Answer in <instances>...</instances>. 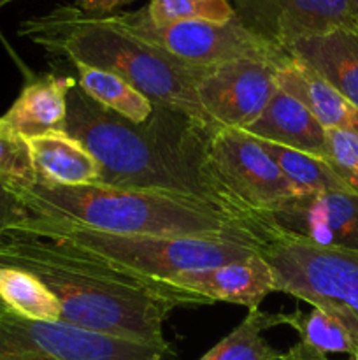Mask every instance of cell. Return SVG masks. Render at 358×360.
Instances as JSON below:
<instances>
[{"label":"cell","mask_w":358,"mask_h":360,"mask_svg":"<svg viewBox=\"0 0 358 360\" xmlns=\"http://www.w3.org/2000/svg\"><path fill=\"white\" fill-rule=\"evenodd\" d=\"M67 105L65 132L98 162V185L195 197L242 220H269L242 206L218 174L211 155L218 130L158 104L146 122L133 123L95 102L79 84L69 91Z\"/></svg>","instance_id":"obj_1"},{"label":"cell","mask_w":358,"mask_h":360,"mask_svg":"<svg viewBox=\"0 0 358 360\" xmlns=\"http://www.w3.org/2000/svg\"><path fill=\"white\" fill-rule=\"evenodd\" d=\"M0 266L39 278L58 299L62 322L154 347H171L164 327L172 309L211 304L167 281L137 276L72 246L23 232L0 236Z\"/></svg>","instance_id":"obj_2"},{"label":"cell","mask_w":358,"mask_h":360,"mask_svg":"<svg viewBox=\"0 0 358 360\" xmlns=\"http://www.w3.org/2000/svg\"><path fill=\"white\" fill-rule=\"evenodd\" d=\"M18 34L55 58L118 74L153 104L185 112L213 130L221 129L204 111L197 95V84L209 67L174 58L116 23L112 14L60 6L21 21Z\"/></svg>","instance_id":"obj_3"},{"label":"cell","mask_w":358,"mask_h":360,"mask_svg":"<svg viewBox=\"0 0 358 360\" xmlns=\"http://www.w3.org/2000/svg\"><path fill=\"white\" fill-rule=\"evenodd\" d=\"M13 192L32 218L67 221L123 236L230 239L256 248L269 221L242 220L206 200L154 190L60 186L35 181L28 188Z\"/></svg>","instance_id":"obj_4"},{"label":"cell","mask_w":358,"mask_h":360,"mask_svg":"<svg viewBox=\"0 0 358 360\" xmlns=\"http://www.w3.org/2000/svg\"><path fill=\"white\" fill-rule=\"evenodd\" d=\"M11 232H23L35 238L62 243L97 257L118 269L167 283L183 271L221 266L234 260L248 259L256 253L255 246L230 239L123 236L67 221L32 217Z\"/></svg>","instance_id":"obj_5"},{"label":"cell","mask_w":358,"mask_h":360,"mask_svg":"<svg viewBox=\"0 0 358 360\" xmlns=\"http://www.w3.org/2000/svg\"><path fill=\"white\" fill-rule=\"evenodd\" d=\"M256 252L274 274V292L336 316L358 341V252L329 248L267 221Z\"/></svg>","instance_id":"obj_6"},{"label":"cell","mask_w":358,"mask_h":360,"mask_svg":"<svg viewBox=\"0 0 358 360\" xmlns=\"http://www.w3.org/2000/svg\"><path fill=\"white\" fill-rule=\"evenodd\" d=\"M112 18L137 37L192 65L213 67L230 60L249 58L281 69L291 60L286 49L248 30L237 18L227 23L179 21L158 27L151 23L144 7L132 13L112 14Z\"/></svg>","instance_id":"obj_7"},{"label":"cell","mask_w":358,"mask_h":360,"mask_svg":"<svg viewBox=\"0 0 358 360\" xmlns=\"http://www.w3.org/2000/svg\"><path fill=\"white\" fill-rule=\"evenodd\" d=\"M172 347L91 333L72 323L0 315V360H165Z\"/></svg>","instance_id":"obj_8"},{"label":"cell","mask_w":358,"mask_h":360,"mask_svg":"<svg viewBox=\"0 0 358 360\" xmlns=\"http://www.w3.org/2000/svg\"><path fill=\"white\" fill-rule=\"evenodd\" d=\"M214 167L232 193L253 214L269 218L300 190L281 172L256 139L241 129H220L211 139Z\"/></svg>","instance_id":"obj_9"},{"label":"cell","mask_w":358,"mask_h":360,"mask_svg":"<svg viewBox=\"0 0 358 360\" xmlns=\"http://www.w3.org/2000/svg\"><path fill=\"white\" fill-rule=\"evenodd\" d=\"M277 70L249 58L209 67L197 84L200 105L221 129L246 130L279 90Z\"/></svg>","instance_id":"obj_10"},{"label":"cell","mask_w":358,"mask_h":360,"mask_svg":"<svg viewBox=\"0 0 358 360\" xmlns=\"http://www.w3.org/2000/svg\"><path fill=\"white\" fill-rule=\"evenodd\" d=\"M248 30L281 46L332 30H357L350 0H230Z\"/></svg>","instance_id":"obj_11"},{"label":"cell","mask_w":358,"mask_h":360,"mask_svg":"<svg viewBox=\"0 0 358 360\" xmlns=\"http://www.w3.org/2000/svg\"><path fill=\"white\" fill-rule=\"evenodd\" d=\"M283 231L329 248L358 252V193L351 190L300 193L270 214Z\"/></svg>","instance_id":"obj_12"},{"label":"cell","mask_w":358,"mask_h":360,"mask_svg":"<svg viewBox=\"0 0 358 360\" xmlns=\"http://www.w3.org/2000/svg\"><path fill=\"white\" fill-rule=\"evenodd\" d=\"M213 302L241 304L251 311L274 292V274L258 252L251 257L206 269L183 271L168 281Z\"/></svg>","instance_id":"obj_13"},{"label":"cell","mask_w":358,"mask_h":360,"mask_svg":"<svg viewBox=\"0 0 358 360\" xmlns=\"http://www.w3.org/2000/svg\"><path fill=\"white\" fill-rule=\"evenodd\" d=\"M77 84L72 76L42 74L28 81L0 122L23 139L65 132L67 97Z\"/></svg>","instance_id":"obj_14"},{"label":"cell","mask_w":358,"mask_h":360,"mask_svg":"<svg viewBox=\"0 0 358 360\" xmlns=\"http://www.w3.org/2000/svg\"><path fill=\"white\" fill-rule=\"evenodd\" d=\"M288 53L358 108V30H332L300 39Z\"/></svg>","instance_id":"obj_15"},{"label":"cell","mask_w":358,"mask_h":360,"mask_svg":"<svg viewBox=\"0 0 358 360\" xmlns=\"http://www.w3.org/2000/svg\"><path fill=\"white\" fill-rule=\"evenodd\" d=\"M244 132L256 139L270 141L319 158L325 157V127L300 101L281 88Z\"/></svg>","instance_id":"obj_16"},{"label":"cell","mask_w":358,"mask_h":360,"mask_svg":"<svg viewBox=\"0 0 358 360\" xmlns=\"http://www.w3.org/2000/svg\"><path fill=\"white\" fill-rule=\"evenodd\" d=\"M39 183L86 186L100 183V165L93 155L67 132L27 139Z\"/></svg>","instance_id":"obj_17"},{"label":"cell","mask_w":358,"mask_h":360,"mask_svg":"<svg viewBox=\"0 0 358 360\" xmlns=\"http://www.w3.org/2000/svg\"><path fill=\"white\" fill-rule=\"evenodd\" d=\"M277 86L300 101L325 129L344 130L358 136V108L291 56L277 70Z\"/></svg>","instance_id":"obj_18"},{"label":"cell","mask_w":358,"mask_h":360,"mask_svg":"<svg viewBox=\"0 0 358 360\" xmlns=\"http://www.w3.org/2000/svg\"><path fill=\"white\" fill-rule=\"evenodd\" d=\"M77 70V84L95 102L133 123H144L153 112V102L133 88L128 81L109 70L72 63Z\"/></svg>","instance_id":"obj_19"},{"label":"cell","mask_w":358,"mask_h":360,"mask_svg":"<svg viewBox=\"0 0 358 360\" xmlns=\"http://www.w3.org/2000/svg\"><path fill=\"white\" fill-rule=\"evenodd\" d=\"M0 301L9 311L28 320L56 322L62 308L39 278L18 267L0 266Z\"/></svg>","instance_id":"obj_20"},{"label":"cell","mask_w":358,"mask_h":360,"mask_svg":"<svg viewBox=\"0 0 358 360\" xmlns=\"http://www.w3.org/2000/svg\"><path fill=\"white\" fill-rule=\"evenodd\" d=\"M277 326H288L298 334V341L321 354H346L350 360H358V341L347 327L336 316L319 308L304 313H276Z\"/></svg>","instance_id":"obj_21"},{"label":"cell","mask_w":358,"mask_h":360,"mask_svg":"<svg viewBox=\"0 0 358 360\" xmlns=\"http://www.w3.org/2000/svg\"><path fill=\"white\" fill-rule=\"evenodd\" d=\"M277 326L276 313L251 309L244 320L199 360H283L284 354L270 347L263 338Z\"/></svg>","instance_id":"obj_22"},{"label":"cell","mask_w":358,"mask_h":360,"mask_svg":"<svg viewBox=\"0 0 358 360\" xmlns=\"http://www.w3.org/2000/svg\"><path fill=\"white\" fill-rule=\"evenodd\" d=\"M256 139V137H255ZM262 150L276 162L284 176L297 186L300 192H326V190H350L336 172L329 167L323 158L293 148L281 146L270 141L256 139Z\"/></svg>","instance_id":"obj_23"},{"label":"cell","mask_w":358,"mask_h":360,"mask_svg":"<svg viewBox=\"0 0 358 360\" xmlns=\"http://www.w3.org/2000/svg\"><path fill=\"white\" fill-rule=\"evenodd\" d=\"M144 11L151 23L158 27L179 21L227 23L235 20L230 0H150Z\"/></svg>","instance_id":"obj_24"},{"label":"cell","mask_w":358,"mask_h":360,"mask_svg":"<svg viewBox=\"0 0 358 360\" xmlns=\"http://www.w3.org/2000/svg\"><path fill=\"white\" fill-rule=\"evenodd\" d=\"M37 181L27 139L0 122V183L11 190L28 188Z\"/></svg>","instance_id":"obj_25"},{"label":"cell","mask_w":358,"mask_h":360,"mask_svg":"<svg viewBox=\"0 0 358 360\" xmlns=\"http://www.w3.org/2000/svg\"><path fill=\"white\" fill-rule=\"evenodd\" d=\"M323 160L351 192L358 193V136L344 130L325 129Z\"/></svg>","instance_id":"obj_26"},{"label":"cell","mask_w":358,"mask_h":360,"mask_svg":"<svg viewBox=\"0 0 358 360\" xmlns=\"http://www.w3.org/2000/svg\"><path fill=\"white\" fill-rule=\"evenodd\" d=\"M28 218H30V213L20 197L13 190L7 188L4 183H0V236L16 231Z\"/></svg>","instance_id":"obj_27"},{"label":"cell","mask_w":358,"mask_h":360,"mask_svg":"<svg viewBox=\"0 0 358 360\" xmlns=\"http://www.w3.org/2000/svg\"><path fill=\"white\" fill-rule=\"evenodd\" d=\"M132 2L137 0H74V6L90 14H112L118 7Z\"/></svg>","instance_id":"obj_28"},{"label":"cell","mask_w":358,"mask_h":360,"mask_svg":"<svg viewBox=\"0 0 358 360\" xmlns=\"http://www.w3.org/2000/svg\"><path fill=\"white\" fill-rule=\"evenodd\" d=\"M283 360H332V359H329L325 354H321V352L314 350V348L307 347L305 343L298 341V343H295L293 347L284 354Z\"/></svg>","instance_id":"obj_29"},{"label":"cell","mask_w":358,"mask_h":360,"mask_svg":"<svg viewBox=\"0 0 358 360\" xmlns=\"http://www.w3.org/2000/svg\"><path fill=\"white\" fill-rule=\"evenodd\" d=\"M350 7H351V16H353L354 27L358 30V0H350Z\"/></svg>","instance_id":"obj_30"},{"label":"cell","mask_w":358,"mask_h":360,"mask_svg":"<svg viewBox=\"0 0 358 360\" xmlns=\"http://www.w3.org/2000/svg\"><path fill=\"white\" fill-rule=\"evenodd\" d=\"M6 311H9V309H7L6 306H4V302L0 301V315H4V313H6Z\"/></svg>","instance_id":"obj_31"},{"label":"cell","mask_w":358,"mask_h":360,"mask_svg":"<svg viewBox=\"0 0 358 360\" xmlns=\"http://www.w3.org/2000/svg\"><path fill=\"white\" fill-rule=\"evenodd\" d=\"M13 2V0H0V6H6V4Z\"/></svg>","instance_id":"obj_32"}]
</instances>
